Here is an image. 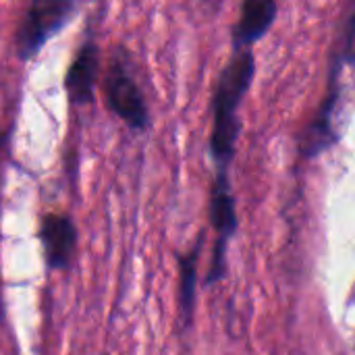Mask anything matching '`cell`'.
I'll return each instance as SVG.
<instances>
[{"instance_id": "cell-1", "label": "cell", "mask_w": 355, "mask_h": 355, "mask_svg": "<svg viewBox=\"0 0 355 355\" xmlns=\"http://www.w3.org/2000/svg\"><path fill=\"white\" fill-rule=\"evenodd\" d=\"M256 77L254 50H233L214 81L212 94V129L208 139L210 156L216 171H229L237 152L241 133L239 108Z\"/></svg>"}, {"instance_id": "cell-2", "label": "cell", "mask_w": 355, "mask_h": 355, "mask_svg": "<svg viewBox=\"0 0 355 355\" xmlns=\"http://www.w3.org/2000/svg\"><path fill=\"white\" fill-rule=\"evenodd\" d=\"M108 110L121 119L131 131L141 133L150 127V110L144 92L131 73V60L125 48H114L102 79Z\"/></svg>"}, {"instance_id": "cell-3", "label": "cell", "mask_w": 355, "mask_h": 355, "mask_svg": "<svg viewBox=\"0 0 355 355\" xmlns=\"http://www.w3.org/2000/svg\"><path fill=\"white\" fill-rule=\"evenodd\" d=\"M79 10V2L73 0H37L25 6L15 33V56L23 62L40 54L50 37H54Z\"/></svg>"}, {"instance_id": "cell-4", "label": "cell", "mask_w": 355, "mask_h": 355, "mask_svg": "<svg viewBox=\"0 0 355 355\" xmlns=\"http://www.w3.org/2000/svg\"><path fill=\"white\" fill-rule=\"evenodd\" d=\"M208 216L214 229L216 241L212 248L210 266L206 272V287L220 283L227 277V250L229 241L237 235L239 216H237V202L233 193V185L229 179V171H216L212 185H210V200H208Z\"/></svg>"}, {"instance_id": "cell-5", "label": "cell", "mask_w": 355, "mask_h": 355, "mask_svg": "<svg viewBox=\"0 0 355 355\" xmlns=\"http://www.w3.org/2000/svg\"><path fill=\"white\" fill-rule=\"evenodd\" d=\"M341 69H343V64L333 60L327 96H324L322 104L318 106L314 119L306 125V129L300 135V154L304 158H316L339 141V131L335 129V110H337V102H339Z\"/></svg>"}, {"instance_id": "cell-6", "label": "cell", "mask_w": 355, "mask_h": 355, "mask_svg": "<svg viewBox=\"0 0 355 355\" xmlns=\"http://www.w3.org/2000/svg\"><path fill=\"white\" fill-rule=\"evenodd\" d=\"M37 241L42 245L44 262L48 270L60 272L71 268L79 233L73 218L64 212H46L40 218L37 227Z\"/></svg>"}, {"instance_id": "cell-7", "label": "cell", "mask_w": 355, "mask_h": 355, "mask_svg": "<svg viewBox=\"0 0 355 355\" xmlns=\"http://www.w3.org/2000/svg\"><path fill=\"white\" fill-rule=\"evenodd\" d=\"M100 77V48L94 37H87L75 52L67 73L64 92L73 106L92 104L96 98V85Z\"/></svg>"}, {"instance_id": "cell-8", "label": "cell", "mask_w": 355, "mask_h": 355, "mask_svg": "<svg viewBox=\"0 0 355 355\" xmlns=\"http://www.w3.org/2000/svg\"><path fill=\"white\" fill-rule=\"evenodd\" d=\"M279 15V4L275 0H245L239 10V19L231 27L233 50H252L270 27Z\"/></svg>"}, {"instance_id": "cell-9", "label": "cell", "mask_w": 355, "mask_h": 355, "mask_svg": "<svg viewBox=\"0 0 355 355\" xmlns=\"http://www.w3.org/2000/svg\"><path fill=\"white\" fill-rule=\"evenodd\" d=\"M204 245V235H198L193 245L179 254V316L183 324H191L196 312V293H198V266Z\"/></svg>"}, {"instance_id": "cell-10", "label": "cell", "mask_w": 355, "mask_h": 355, "mask_svg": "<svg viewBox=\"0 0 355 355\" xmlns=\"http://www.w3.org/2000/svg\"><path fill=\"white\" fill-rule=\"evenodd\" d=\"M335 60L341 64H355V4L345 19L341 37L335 48Z\"/></svg>"}]
</instances>
